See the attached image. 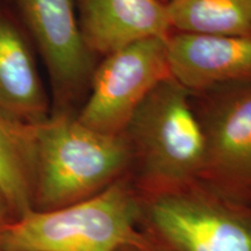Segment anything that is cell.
<instances>
[{
	"instance_id": "4",
	"label": "cell",
	"mask_w": 251,
	"mask_h": 251,
	"mask_svg": "<svg viewBox=\"0 0 251 251\" xmlns=\"http://www.w3.org/2000/svg\"><path fill=\"white\" fill-rule=\"evenodd\" d=\"M140 229L175 251H251V205L200 180L140 194Z\"/></svg>"
},
{
	"instance_id": "8",
	"label": "cell",
	"mask_w": 251,
	"mask_h": 251,
	"mask_svg": "<svg viewBox=\"0 0 251 251\" xmlns=\"http://www.w3.org/2000/svg\"><path fill=\"white\" fill-rule=\"evenodd\" d=\"M166 46L171 77L192 96L251 80V36L172 31Z\"/></svg>"
},
{
	"instance_id": "13",
	"label": "cell",
	"mask_w": 251,
	"mask_h": 251,
	"mask_svg": "<svg viewBox=\"0 0 251 251\" xmlns=\"http://www.w3.org/2000/svg\"><path fill=\"white\" fill-rule=\"evenodd\" d=\"M143 233V231H142ZM117 251H175L171 248L166 247L159 241L155 240L148 234L143 233V236L140 241L133 243H127L119 248Z\"/></svg>"
},
{
	"instance_id": "6",
	"label": "cell",
	"mask_w": 251,
	"mask_h": 251,
	"mask_svg": "<svg viewBox=\"0 0 251 251\" xmlns=\"http://www.w3.org/2000/svg\"><path fill=\"white\" fill-rule=\"evenodd\" d=\"M191 98L206 146L199 180L228 199L251 205V80Z\"/></svg>"
},
{
	"instance_id": "3",
	"label": "cell",
	"mask_w": 251,
	"mask_h": 251,
	"mask_svg": "<svg viewBox=\"0 0 251 251\" xmlns=\"http://www.w3.org/2000/svg\"><path fill=\"white\" fill-rule=\"evenodd\" d=\"M140 196L130 176L90 199L31 211L0 231L4 251H117L140 241Z\"/></svg>"
},
{
	"instance_id": "10",
	"label": "cell",
	"mask_w": 251,
	"mask_h": 251,
	"mask_svg": "<svg viewBox=\"0 0 251 251\" xmlns=\"http://www.w3.org/2000/svg\"><path fill=\"white\" fill-rule=\"evenodd\" d=\"M84 42L99 59L137 41L172 33L161 0H74Z\"/></svg>"
},
{
	"instance_id": "16",
	"label": "cell",
	"mask_w": 251,
	"mask_h": 251,
	"mask_svg": "<svg viewBox=\"0 0 251 251\" xmlns=\"http://www.w3.org/2000/svg\"><path fill=\"white\" fill-rule=\"evenodd\" d=\"M0 251H4V250H1V249H0Z\"/></svg>"
},
{
	"instance_id": "1",
	"label": "cell",
	"mask_w": 251,
	"mask_h": 251,
	"mask_svg": "<svg viewBox=\"0 0 251 251\" xmlns=\"http://www.w3.org/2000/svg\"><path fill=\"white\" fill-rule=\"evenodd\" d=\"M131 166L125 134L91 129L77 114H51L36 125L33 211H54L90 199L130 176Z\"/></svg>"
},
{
	"instance_id": "11",
	"label": "cell",
	"mask_w": 251,
	"mask_h": 251,
	"mask_svg": "<svg viewBox=\"0 0 251 251\" xmlns=\"http://www.w3.org/2000/svg\"><path fill=\"white\" fill-rule=\"evenodd\" d=\"M36 125L0 108V186L18 220L33 211V171Z\"/></svg>"
},
{
	"instance_id": "2",
	"label": "cell",
	"mask_w": 251,
	"mask_h": 251,
	"mask_svg": "<svg viewBox=\"0 0 251 251\" xmlns=\"http://www.w3.org/2000/svg\"><path fill=\"white\" fill-rule=\"evenodd\" d=\"M129 142L131 180L140 194L199 180L206 146L191 93L169 77L148 94L124 131Z\"/></svg>"
},
{
	"instance_id": "15",
	"label": "cell",
	"mask_w": 251,
	"mask_h": 251,
	"mask_svg": "<svg viewBox=\"0 0 251 251\" xmlns=\"http://www.w3.org/2000/svg\"><path fill=\"white\" fill-rule=\"evenodd\" d=\"M162 2H164V4H169V2L172 1V0H161Z\"/></svg>"
},
{
	"instance_id": "9",
	"label": "cell",
	"mask_w": 251,
	"mask_h": 251,
	"mask_svg": "<svg viewBox=\"0 0 251 251\" xmlns=\"http://www.w3.org/2000/svg\"><path fill=\"white\" fill-rule=\"evenodd\" d=\"M37 58L27 31L0 0V108L30 125L43 124L51 115Z\"/></svg>"
},
{
	"instance_id": "12",
	"label": "cell",
	"mask_w": 251,
	"mask_h": 251,
	"mask_svg": "<svg viewBox=\"0 0 251 251\" xmlns=\"http://www.w3.org/2000/svg\"><path fill=\"white\" fill-rule=\"evenodd\" d=\"M166 7L172 31L251 36V0H172Z\"/></svg>"
},
{
	"instance_id": "7",
	"label": "cell",
	"mask_w": 251,
	"mask_h": 251,
	"mask_svg": "<svg viewBox=\"0 0 251 251\" xmlns=\"http://www.w3.org/2000/svg\"><path fill=\"white\" fill-rule=\"evenodd\" d=\"M166 40H141L100 58L78 120L100 133L124 134L148 94L171 77Z\"/></svg>"
},
{
	"instance_id": "5",
	"label": "cell",
	"mask_w": 251,
	"mask_h": 251,
	"mask_svg": "<svg viewBox=\"0 0 251 251\" xmlns=\"http://www.w3.org/2000/svg\"><path fill=\"white\" fill-rule=\"evenodd\" d=\"M33 42L50 83L51 114H77L99 58L81 36L74 0H5Z\"/></svg>"
},
{
	"instance_id": "14",
	"label": "cell",
	"mask_w": 251,
	"mask_h": 251,
	"mask_svg": "<svg viewBox=\"0 0 251 251\" xmlns=\"http://www.w3.org/2000/svg\"><path fill=\"white\" fill-rule=\"evenodd\" d=\"M15 221H18V218L15 215L13 207L9 202L4 190L0 186V231L14 224Z\"/></svg>"
}]
</instances>
